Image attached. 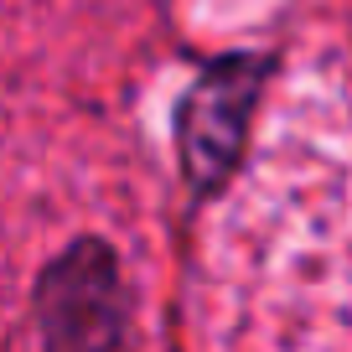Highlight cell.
Wrapping results in <instances>:
<instances>
[{"instance_id":"1","label":"cell","mask_w":352,"mask_h":352,"mask_svg":"<svg viewBox=\"0 0 352 352\" xmlns=\"http://www.w3.org/2000/svg\"><path fill=\"white\" fill-rule=\"evenodd\" d=\"M275 73V52L270 47H239V52H218L197 67L187 94L176 99V166L187 182L192 202L218 197L233 182L243 151L254 135V114Z\"/></svg>"},{"instance_id":"2","label":"cell","mask_w":352,"mask_h":352,"mask_svg":"<svg viewBox=\"0 0 352 352\" xmlns=\"http://www.w3.org/2000/svg\"><path fill=\"white\" fill-rule=\"evenodd\" d=\"M32 316L42 352H124L135 296L120 249L99 233H83L63 254H52L36 275Z\"/></svg>"}]
</instances>
